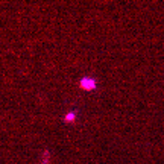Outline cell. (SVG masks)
I'll return each mask as SVG.
<instances>
[{
    "label": "cell",
    "mask_w": 164,
    "mask_h": 164,
    "mask_svg": "<svg viewBox=\"0 0 164 164\" xmlns=\"http://www.w3.org/2000/svg\"><path fill=\"white\" fill-rule=\"evenodd\" d=\"M81 87L85 88V90H93V88L96 87V82H94V79H91V78H82Z\"/></svg>",
    "instance_id": "cell-1"
},
{
    "label": "cell",
    "mask_w": 164,
    "mask_h": 164,
    "mask_svg": "<svg viewBox=\"0 0 164 164\" xmlns=\"http://www.w3.org/2000/svg\"><path fill=\"white\" fill-rule=\"evenodd\" d=\"M66 120H75V114H73V113H68L66 117Z\"/></svg>",
    "instance_id": "cell-2"
}]
</instances>
